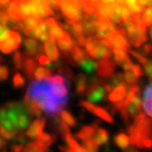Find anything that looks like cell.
<instances>
[{
    "mask_svg": "<svg viewBox=\"0 0 152 152\" xmlns=\"http://www.w3.org/2000/svg\"><path fill=\"white\" fill-rule=\"evenodd\" d=\"M24 102L32 116H40L45 112L50 116H55L62 111L68 100L59 98L54 93L49 79L31 81Z\"/></svg>",
    "mask_w": 152,
    "mask_h": 152,
    "instance_id": "cell-1",
    "label": "cell"
},
{
    "mask_svg": "<svg viewBox=\"0 0 152 152\" xmlns=\"http://www.w3.org/2000/svg\"><path fill=\"white\" fill-rule=\"evenodd\" d=\"M31 117L24 102H10L0 108V127L14 136L28 128Z\"/></svg>",
    "mask_w": 152,
    "mask_h": 152,
    "instance_id": "cell-2",
    "label": "cell"
},
{
    "mask_svg": "<svg viewBox=\"0 0 152 152\" xmlns=\"http://www.w3.org/2000/svg\"><path fill=\"white\" fill-rule=\"evenodd\" d=\"M125 28L128 38V41L130 45H132L135 48H140V45L147 42V33H146V26L140 22L137 24H133L130 21L125 22L123 26Z\"/></svg>",
    "mask_w": 152,
    "mask_h": 152,
    "instance_id": "cell-3",
    "label": "cell"
},
{
    "mask_svg": "<svg viewBox=\"0 0 152 152\" xmlns=\"http://www.w3.org/2000/svg\"><path fill=\"white\" fill-rule=\"evenodd\" d=\"M59 10L68 20V24L79 22L83 19L81 9L74 2V0H64L59 3Z\"/></svg>",
    "mask_w": 152,
    "mask_h": 152,
    "instance_id": "cell-4",
    "label": "cell"
},
{
    "mask_svg": "<svg viewBox=\"0 0 152 152\" xmlns=\"http://www.w3.org/2000/svg\"><path fill=\"white\" fill-rule=\"evenodd\" d=\"M21 43V36L16 31H7L0 37V51L10 54L19 48Z\"/></svg>",
    "mask_w": 152,
    "mask_h": 152,
    "instance_id": "cell-5",
    "label": "cell"
},
{
    "mask_svg": "<svg viewBox=\"0 0 152 152\" xmlns=\"http://www.w3.org/2000/svg\"><path fill=\"white\" fill-rule=\"evenodd\" d=\"M32 16L43 19V17H50L53 15V11L45 0H30Z\"/></svg>",
    "mask_w": 152,
    "mask_h": 152,
    "instance_id": "cell-6",
    "label": "cell"
},
{
    "mask_svg": "<svg viewBox=\"0 0 152 152\" xmlns=\"http://www.w3.org/2000/svg\"><path fill=\"white\" fill-rule=\"evenodd\" d=\"M79 106H81L83 108H85L86 110L90 111L91 113H93L94 115L98 116L99 118H102V121H107V123L110 124H114V119L113 117L110 115V113H108L104 108L98 107L95 104H92V102H89L87 100H83V102H79Z\"/></svg>",
    "mask_w": 152,
    "mask_h": 152,
    "instance_id": "cell-7",
    "label": "cell"
},
{
    "mask_svg": "<svg viewBox=\"0 0 152 152\" xmlns=\"http://www.w3.org/2000/svg\"><path fill=\"white\" fill-rule=\"evenodd\" d=\"M96 72L102 78H109L115 72V64L111 58H104L97 62Z\"/></svg>",
    "mask_w": 152,
    "mask_h": 152,
    "instance_id": "cell-8",
    "label": "cell"
},
{
    "mask_svg": "<svg viewBox=\"0 0 152 152\" xmlns=\"http://www.w3.org/2000/svg\"><path fill=\"white\" fill-rule=\"evenodd\" d=\"M45 127V118L43 117H38L36 118L33 123L28 127V130L26 132V136L30 138H36L40 135L43 132V129Z\"/></svg>",
    "mask_w": 152,
    "mask_h": 152,
    "instance_id": "cell-9",
    "label": "cell"
},
{
    "mask_svg": "<svg viewBox=\"0 0 152 152\" xmlns=\"http://www.w3.org/2000/svg\"><path fill=\"white\" fill-rule=\"evenodd\" d=\"M23 47L24 52L28 56H34L38 58L41 55L40 53L42 52V45H40L37 40L32 38H28L23 41Z\"/></svg>",
    "mask_w": 152,
    "mask_h": 152,
    "instance_id": "cell-10",
    "label": "cell"
},
{
    "mask_svg": "<svg viewBox=\"0 0 152 152\" xmlns=\"http://www.w3.org/2000/svg\"><path fill=\"white\" fill-rule=\"evenodd\" d=\"M142 107L145 110L146 114L152 118V83H149L144 90Z\"/></svg>",
    "mask_w": 152,
    "mask_h": 152,
    "instance_id": "cell-11",
    "label": "cell"
},
{
    "mask_svg": "<svg viewBox=\"0 0 152 152\" xmlns=\"http://www.w3.org/2000/svg\"><path fill=\"white\" fill-rule=\"evenodd\" d=\"M111 52L114 55V64H118L121 66H125L126 64L132 62L129 55L127 54L126 50H119V49L111 48Z\"/></svg>",
    "mask_w": 152,
    "mask_h": 152,
    "instance_id": "cell-12",
    "label": "cell"
},
{
    "mask_svg": "<svg viewBox=\"0 0 152 152\" xmlns=\"http://www.w3.org/2000/svg\"><path fill=\"white\" fill-rule=\"evenodd\" d=\"M91 140L96 146L104 145V144H107L109 142V133H108V131L106 129L98 126L97 128L95 129L92 137H91Z\"/></svg>",
    "mask_w": 152,
    "mask_h": 152,
    "instance_id": "cell-13",
    "label": "cell"
},
{
    "mask_svg": "<svg viewBox=\"0 0 152 152\" xmlns=\"http://www.w3.org/2000/svg\"><path fill=\"white\" fill-rule=\"evenodd\" d=\"M43 49H45V52L47 54V57L51 61H57L58 58H59V52L57 50L56 45H55V40L53 39H49L43 43Z\"/></svg>",
    "mask_w": 152,
    "mask_h": 152,
    "instance_id": "cell-14",
    "label": "cell"
},
{
    "mask_svg": "<svg viewBox=\"0 0 152 152\" xmlns=\"http://www.w3.org/2000/svg\"><path fill=\"white\" fill-rule=\"evenodd\" d=\"M127 90H128V86H127V83H123V85L118 86V87H116V88H114L113 90H112V92L110 93L109 96H108V99H109L111 102H114V104H115V102L121 100L125 96H126Z\"/></svg>",
    "mask_w": 152,
    "mask_h": 152,
    "instance_id": "cell-15",
    "label": "cell"
},
{
    "mask_svg": "<svg viewBox=\"0 0 152 152\" xmlns=\"http://www.w3.org/2000/svg\"><path fill=\"white\" fill-rule=\"evenodd\" d=\"M7 14L9 15V17L13 20L17 22H20L21 20H23L21 16V13H20V9H19V3L16 0H13L12 2L10 3V5L5 10Z\"/></svg>",
    "mask_w": 152,
    "mask_h": 152,
    "instance_id": "cell-16",
    "label": "cell"
},
{
    "mask_svg": "<svg viewBox=\"0 0 152 152\" xmlns=\"http://www.w3.org/2000/svg\"><path fill=\"white\" fill-rule=\"evenodd\" d=\"M113 12V4H99L97 5V11H96V14L95 17L97 18V20H109L110 17Z\"/></svg>",
    "mask_w": 152,
    "mask_h": 152,
    "instance_id": "cell-17",
    "label": "cell"
},
{
    "mask_svg": "<svg viewBox=\"0 0 152 152\" xmlns=\"http://www.w3.org/2000/svg\"><path fill=\"white\" fill-rule=\"evenodd\" d=\"M97 127H98V123H95L94 125H91V126H83L78 132L76 133V137L78 138V140H83V142L91 140L95 129L97 128Z\"/></svg>",
    "mask_w": 152,
    "mask_h": 152,
    "instance_id": "cell-18",
    "label": "cell"
},
{
    "mask_svg": "<svg viewBox=\"0 0 152 152\" xmlns=\"http://www.w3.org/2000/svg\"><path fill=\"white\" fill-rule=\"evenodd\" d=\"M111 43L112 48H115V49H119V50H129V47H130V43L127 40L126 38L123 37L121 35H119L118 33H115L111 38Z\"/></svg>",
    "mask_w": 152,
    "mask_h": 152,
    "instance_id": "cell-19",
    "label": "cell"
},
{
    "mask_svg": "<svg viewBox=\"0 0 152 152\" xmlns=\"http://www.w3.org/2000/svg\"><path fill=\"white\" fill-rule=\"evenodd\" d=\"M22 152H50V150H49L48 147H45V145H42L41 142L34 140L33 142H28L24 146Z\"/></svg>",
    "mask_w": 152,
    "mask_h": 152,
    "instance_id": "cell-20",
    "label": "cell"
},
{
    "mask_svg": "<svg viewBox=\"0 0 152 152\" xmlns=\"http://www.w3.org/2000/svg\"><path fill=\"white\" fill-rule=\"evenodd\" d=\"M71 52H72L71 57H72V59L74 60V64H80L81 62H83L87 59H89L88 54H87V53H86L81 48L77 47V45H76V47H73V49H72Z\"/></svg>",
    "mask_w": 152,
    "mask_h": 152,
    "instance_id": "cell-21",
    "label": "cell"
},
{
    "mask_svg": "<svg viewBox=\"0 0 152 152\" xmlns=\"http://www.w3.org/2000/svg\"><path fill=\"white\" fill-rule=\"evenodd\" d=\"M76 93L78 95L86 94L88 88V78L83 74H78L76 76Z\"/></svg>",
    "mask_w": 152,
    "mask_h": 152,
    "instance_id": "cell-22",
    "label": "cell"
},
{
    "mask_svg": "<svg viewBox=\"0 0 152 152\" xmlns=\"http://www.w3.org/2000/svg\"><path fill=\"white\" fill-rule=\"evenodd\" d=\"M22 69H23V72L28 78H32L34 76V72L36 70V62L33 58L31 57H26L23 60V64H22Z\"/></svg>",
    "mask_w": 152,
    "mask_h": 152,
    "instance_id": "cell-23",
    "label": "cell"
},
{
    "mask_svg": "<svg viewBox=\"0 0 152 152\" xmlns=\"http://www.w3.org/2000/svg\"><path fill=\"white\" fill-rule=\"evenodd\" d=\"M49 35H50V38L53 39V40H59L62 37L66 35V32H64V30L59 26V24L55 23L54 26H52L51 28H49Z\"/></svg>",
    "mask_w": 152,
    "mask_h": 152,
    "instance_id": "cell-24",
    "label": "cell"
},
{
    "mask_svg": "<svg viewBox=\"0 0 152 152\" xmlns=\"http://www.w3.org/2000/svg\"><path fill=\"white\" fill-rule=\"evenodd\" d=\"M111 54H112V52H111V49H110V48L99 43V45H98V47L96 48V50H95L93 58H95V59H99V60L104 59V58H111Z\"/></svg>",
    "mask_w": 152,
    "mask_h": 152,
    "instance_id": "cell-25",
    "label": "cell"
},
{
    "mask_svg": "<svg viewBox=\"0 0 152 152\" xmlns=\"http://www.w3.org/2000/svg\"><path fill=\"white\" fill-rule=\"evenodd\" d=\"M114 144L117 146L118 148L123 150H126L130 145V140H129V136L126 133L119 132L116 135L114 136Z\"/></svg>",
    "mask_w": 152,
    "mask_h": 152,
    "instance_id": "cell-26",
    "label": "cell"
},
{
    "mask_svg": "<svg viewBox=\"0 0 152 152\" xmlns=\"http://www.w3.org/2000/svg\"><path fill=\"white\" fill-rule=\"evenodd\" d=\"M58 41V47H59V49L62 51L64 53H68L70 52V51L73 49V40H72L71 36L69 35V34L66 33V35L64 36V37H62L61 39H59Z\"/></svg>",
    "mask_w": 152,
    "mask_h": 152,
    "instance_id": "cell-27",
    "label": "cell"
},
{
    "mask_svg": "<svg viewBox=\"0 0 152 152\" xmlns=\"http://www.w3.org/2000/svg\"><path fill=\"white\" fill-rule=\"evenodd\" d=\"M36 140H38V142H41L42 145H45V147L49 148L50 146H52L53 144H55V142H56L57 136L54 135V134H50V133L42 132L40 135L36 138Z\"/></svg>",
    "mask_w": 152,
    "mask_h": 152,
    "instance_id": "cell-28",
    "label": "cell"
},
{
    "mask_svg": "<svg viewBox=\"0 0 152 152\" xmlns=\"http://www.w3.org/2000/svg\"><path fill=\"white\" fill-rule=\"evenodd\" d=\"M99 40H97L95 37L90 36L89 38H87V41H86V53L88 54V56H94L95 50L99 45Z\"/></svg>",
    "mask_w": 152,
    "mask_h": 152,
    "instance_id": "cell-29",
    "label": "cell"
},
{
    "mask_svg": "<svg viewBox=\"0 0 152 152\" xmlns=\"http://www.w3.org/2000/svg\"><path fill=\"white\" fill-rule=\"evenodd\" d=\"M96 66H97V62H95L94 60L90 59V58L80 64V68L83 69V71L87 75H90V76L93 75L94 72L96 71Z\"/></svg>",
    "mask_w": 152,
    "mask_h": 152,
    "instance_id": "cell-30",
    "label": "cell"
},
{
    "mask_svg": "<svg viewBox=\"0 0 152 152\" xmlns=\"http://www.w3.org/2000/svg\"><path fill=\"white\" fill-rule=\"evenodd\" d=\"M109 21L113 24L114 26H121L123 23V20L121 18V5L118 4H113V12H112V15L110 17Z\"/></svg>",
    "mask_w": 152,
    "mask_h": 152,
    "instance_id": "cell-31",
    "label": "cell"
},
{
    "mask_svg": "<svg viewBox=\"0 0 152 152\" xmlns=\"http://www.w3.org/2000/svg\"><path fill=\"white\" fill-rule=\"evenodd\" d=\"M60 119L64 121L66 126L69 127H75L76 126V118L71 114V112L66 111V110H62L60 112Z\"/></svg>",
    "mask_w": 152,
    "mask_h": 152,
    "instance_id": "cell-32",
    "label": "cell"
},
{
    "mask_svg": "<svg viewBox=\"0 0 152 152\" xmlns=\"http://www.w3.org/2000/svg\"><path fill=\"white\" fill-rule=\"evenodd\" d=\"M50 76H52L51 70L45 68V66H39L34 72V77L36 78V80H45V79L49 78Z\"/></svg>",
    "mask_w": 152,
    "mask_h": 152,
    "instance_id": "cell-33",
    "label": "cell"
},
{
    "mask_svg": "<svg viewBox=\"0 0 152 152\" xmlns=\"http://www.w3.org/2000/svg\"><path fill=\"white\" fill-rule=\"evenodd\" d=\"M107 85H109L112 88H116L118 86L125 83V79H124V74L121 73H114L112 76L109 77V81L106 83Z\"/></svg>",
    "mask_w": 152,
    "mask_h": 152,
    "instance_id": "cell-34",
    "label": "cell"
},
{
    "mask_svg": "<svg viewBox=\"0 0 152 152\" xmlns=\"http://www.w3.org/2000/svg\"><path fill=\"white\" fill-rule=\"evenodd\" d=\"M142 23L146 28L152 26V7H144L142 12Z\"/></svg>",
    "mask_w": 152,
    "mask_h": 152,
    "instance_id": "cell-35",
    "label": "cell"
},
{
    "mask_svg": "<svg viewBox=\"0 0 152 152\" xmlns=\"http://www.w3.org/2000/svg\"><path fill=\"white\" fill-rule=\"evenodd\" d=\"M72 34L78 37V36H85V31H83V26L81 22H75V23L71 24V31Z\"/></svg>",
    "mask_w": 152,
    "mask_h": 152,
    "instance_id": "cell-36",
    "label": "cell"
},
{
    "mask_svg": "<svg viewBox=\"0 0 152 152\" xmlns=\"http://www.w3.org/2000/svg\"><path fill=\"white\" fill-rule=\"evenodd\" d=\"M23 56H22V54L19 51H16L14 54V56H13V64H14V66L15 69L19 70V69H22V64H23Z\"/></svg>",
    "mask_w": 152,
    "mask_h": 152,
    "instance_id": "cell-37",
    "label": "cell"
},
{
    "mask_svg": "<svg viewBox=\"0 0 152 152\" xmlns=\"http://www.w3.org/2000/svg\"><path fill=\"white\" fill-rule=\"evenodd\" d=\"M124 79H125L127 85H130V86H136L138 80V78L133 74L132 71H128L124 74Z\"/></svg>",
    "mask_w": 152,
    "mask_h": 152,
    "instance_id": "cell-38",
    "label": "cell"
},
{
    "mask_svg": "<svg viewBox=\"0 0 152 152\" xmlns=\"http://www.w3.org/2000/svg\"><path fill=\"white\" fill-rule=\"evenodd\" d=\"M131 16H132V13H131L130 10L125 4L121 5V20H123V23L130 21Z\"/></svg>",
    "mask_w": 152,
    "mask_h": 152,
    "instance_id": "cell-39",
    "label": "cell"
},
{
    "mask_svg": "<svg viewBox=\"0 0 152 152\" xmlns=\"http://www.w3.org/2000/svg\"><path fill=\"white\" fill-rule=\"evenodd\" d=\"M83 148H85L88 152H97L98 151V146L95 145L91 140L83 142Z\"/></svg>",
    "mask_w": 152,
    "mask_h": 152,
    "instance_id": "cell-40",
    "label": "cell"
},
{
    "mask_svg": "<svg viewBox=\"0 0 152 152\" xmlns=\"http://www.w3.org/2000/svg\"><path fill=\"white\" fill-rule=\"evenodd\" d=\"M13 85L15 88H21L24 86V79L21 76V74L16 73L13 77Z\"/></svg>",
    "mask_w": 152,
    "mask_h": 152,
    "instance_id": "cell-41",
    "label": "cell"
},
{
    "mask_svg": "<svg viewBox=\"0 0 152 152\" xmlns=\"http://www.w3.org/2000/svg\"><path fill=\"white\" fill-rule=\"evenodd\" d=\"M83 10L88 14V16L89 15H93V16H94V15L96 14V11H97V5H94V4H92V3H89L88 1H87L85 7H83Z\"/></svg>",
    "mask_w": 152,
    "mask_h": 152,
    "instance_id": "cell-42",
    "label": "cell"
},
{
    "mask_svg": "<svg viewBox=\"0 0 152 152\" xmlns=\"http://www.w3.org/2000/svg\"><path fill=\"white\" fill-rule=\"evenodd\" d=\"M128 52L130 53V54L132 55V56L134 57L135 59H137L138 61H140V64H142V66H144L145 64H147V61L149 60L147 57H145L144 55H142L140 52H136V51H131V50H128Z\"/></svg>",
    "mask_w": 152,
    "mask_h": 152,
    "instance_id": "cell-43",
    "label": "cell"
},
{
    "mask_svg": "<svg viewBox=\"0 0 152 152\" xmlns=\"http://www.w3.org/2000/svg\"><path fill=\"white\" fill-rule=\"evenodd\" d=\"M144 70H145V73L148 76V78L152 80V60H148L147 64H144Z\"/></svg>",
    "mask_w": 152,
    "mask_h": 152,
    "instance_id": "cell-44",
    "label": "cell"
},
{
    "mask_svg": "<svg viewBox=\"0 0 152 152\" xmlns=\"http://www.w3.org/2000/svg\"><path fill=\"white\" fill-rule=\"evenodd\" d=\"M9 20H10V17H9V15L7 14V12L3 11V10H0V24L7 26Z\"/></svg>",
    "mask_w": 152,
    "mask_h": 152,
    "instance_id": "cell-45",
    "label": "cell"
},
{
    "mask_svg": "<svg viewBox=\"0 0 152 152\" xmlns=\"http://www.w3.org/2000/svg\"><path fill=\"white\" fill-rule=\"evenodd\" d=\"M9 69L5 66H0V80H5L9 77Z\"/></svg>",
    "mask_w": 152,
    "mask_h": 152,
    "instance_id": "cell-46",
    "label": "cell"
},
{
    "mask_svg": "<svg viewBox=\"0 0 152 152\" xmlns=\"http://www.w3.org/2000/svg\"><path fill=\"white\" fill-rule=\"evenodd\" d=\"M151 52H152V43H145L144 45V47L140 49V54L142 55H149V54H151Z\"/></svg>",
    "mask_w": 152,
    "mask_h": 152,
    "instance_id": "cell-47",
    "label": "cell"
},
{
    "mask_svg": "<svg viewBox=\"0 0 152 152\" xmlns=\"http://www.w3.org/2000/svg\"><path fill=\"white\" fill-rule=\"evenodd\" d=\"M132 72H133V74L137 77V78H140V77H142V76L144 75V71H142V68H140L138 64H133Z\"/></svg>",
    "mask_w": 152,
    "mask_h": 152,
    "instance_id": "cell-48",
    "label": "cell"
},
{
    "mask_svg": "<svg viewBox=\"0 0 152 152\" xmlns=\"http://www.w3.org/2000/svg\"><path fill=\"white\" fill-rule=\"evenodd\" d=\"M38 62H39V64H41V66H50L51 64V60L47 56H45V55H40V56L38 57Z\"/></svg>",
    "mask_w": 152,
    "mask_h": 152,
    "instance_id": "cell-49",
    "label": "cell"
},
{
    "mask_svg": "<svg viewBox=\"0 0 152 152\" xmlns=\"http://www.w3.org/2000/svg\"><path fill=\"white\" fill-rule=\"evenodd\" d=\"M86 41H87V38L85 36H78L76 37V42H77V47H85L86 45Z\"/></svg>",
    "mask_w": 152,
    "mask_h": 152,
    "instance_id": "cell-50",
    "label": "cell"
},
{
    "mask_svg": "<svg viewBox=\"0 0 152 152\" xmlns=\"http://www.w3.org/2000/svg\"><path fill=\"white\" fill-rule=\"evenodd\" d=\"M142 147L144 149H151L152 148V140L150 138H146L142 142Z\"/></svg>",
    "mask_w": 152,
    "mask_h": 152,
    "instance_id": "cell-51",
    "label": "cell"
},
{
    "mask_svg": "<svg viewBox=\"0 0 152 152\" xmlns=\"http://www.w3.org/2000/svg\"><path fill=\"white\" fill-rule=\"evenodd\" d=\"M149 1L150 0H137V3H138V5H140L142 7H147Z\"/></svg>",
    "mask_w": 152,
    "mask_h": 152,
    "instance_id": "cell-52",
    "label": "cell"
},
{
    "mask_svg": "<svg viewBox=\"0 0 152 152\" xmlns=\"http://www.w3.org/2000/svg\"><path fill=\"white\" fill-rule=\"evenodd\" d=\"M100 3L102 4H115L116 3V0H100Z\"/></svg>",
    "mask_w": 152,
    "mask_h": 152,
    "instance_id": "cell-53",
    "label": "cell"
},
{
    "mask_svg": "<svg viewBox=\"0 0 152 152\" xmlns=\"http://www.w3.org/2000/svg\"><path fill=\"white\" fill-rule=\"evenodd\" d=\"M125 152H140V150H138L137 148H135V147H130V146H129V147L125 150Z\"/></svg>",
    "mask_w": 152,
    "mask_h": 152,
    "instance_id": "cell-54",
    "label": "cell"
},
{
    "mask_svg": "<svg viewBox=\"0 0 152 152\" xmlns=\"http://www.w3.org/2000/svg\"><path fill=\"white\" fill-rule=\"evenodd\" d=\"M7 31H9V30H7V26H1V24H0V37H1V36H2L3 34H4Z\"/></svg>",
    "mask_w": 152,
    "mask_h": 152,
    "instance_id": "cell-55",
    "label": "cell"
},
{
    "mask_svg": "<svg viewBox=\"0 0 152 152\" xmlns=\"http://www.w3.org/2000/svg\"><path fill=\"white\" fill-rule=\"evenodd\" d=\"M59 150L61 152H74L72 149H70L68 147H64V146H59Z\"/></svg>",
    "mask_w": 152,
    "mask_h": 152,
    "instance_id": "cell-56",
    "label": "cell"
},
{
    "mask_svg": "<svg viewBox=\"0 0 152 152\" xmlns=\"http://www.w3.org/2000/svg\"><path fill=\"white\" fill-rule=\"evenodd\" d=\"M89 3H92L94 5H98L100 3V0H87Z\"/></svg>",
    "mask_w": 152,
    "mask_h": 152,
    "instance_id": "cell-57",
    "label": "cell"
},
{
    "mask_svg": "<svg viewBox=\"0 0 152 152\" xmlns=\"http://www.w3.org/2000/svg\"><path fill=\"white\" fill-rule=\"evenodd\" d=\"M11 0H0V5H5L10 2Z\"/></svg>",
    "mask_w": 152,
    "mask_h": 152,
    "instance_id": "cell-58",
    "label": "cell"
},
{
    "mask_svg": "<svg viewBox=\"0 0 152 152\" xmlns=\"http://www.w3.org/2000/svg\"><path fill=\"white\" fill-rule=\"evenodd\" d=\"M149 37L152 40V26H150V28H149Z\"/></svg>",
    "mask_w": 152,
    "mask_h": 152,
    "instance_id": "cell-59",
    "label": "cell"
},
{
    "mask_svg": "<svg viewBox=\"0 0 152 152\" xmlns=\"http://www.w3.org/2000/svg\"><path fill=\"white\" fill-rule=\"evenodd\" d=\"M56 1H57V2H58V3H60V2H61V1H64V0H56Z\"/></svg>",
    "mask_w": 152,
    "mask_h": 152,
    "instance_id": "cell-60",
    "label": "cell"
},
{
    "mask_svg": "<svg viewBox=\"0 0 152 152\" xmlns=\"http://www.w3.org/2000/svg\"><path fill=\"white\" fill-rule=\"evenodd\" d=\"M1 61H2V58H1V57H0V62H1Z\"/></svg>",
    "mask_w": 152,
    "mask_h": 152,
    "instance_id": "cell-61",
    "label": "cell"
},
{
    "mask_svg": "<svg viewBox=\"0 0 152 152\" xmlns=\"http://www.w3.org/2000/svg\"><path fill=\"white\" fill-rule=\"evenodd\" d=\"M151 140H152V134H151Z\"/></svg>",
    "mask_w": 152,
    "mask_h": 152,
    "instance_id": "cell-62",
    "label": "cell"
},
{
    "mask_svg": "<svg viewBox=\"0 0 152 152\" xmlns=\"http://www.w3.org/2000/svg\"><path fill=\"white\" fill-rule=\"evenodd\" d=\"M45 1H47V2H48V1H49V0H45Z\"/></svg>",
    "mask_w": 152,
    "mask_h": 152,
    "instance_id": "cell-63",
    "label": "cell"
},
{
    "mask_svg": "<svg viewBox=\"0 0 152 152\" xmlns=\"http://www.w3.org/2000/svg\"><path fill=\"white\" fill-rule=\"evenodd\" d=\"M2 152H5V151H2Z\"/></svg>",
    "mask_w": 152,
    "mask_h": 152,
    "instance_id": "cell-64",
    "label": "cell"
}]
</instances>
